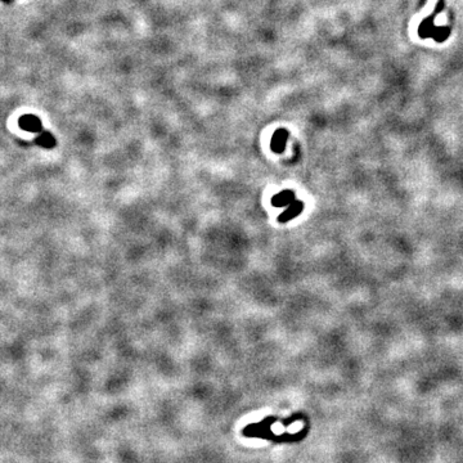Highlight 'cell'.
I'll return each mask as SVG.
<instances>
[{
  "instance_id": "6da1fadb",
  "label": "cell",
  "mask_w": 463,
  "mask_h": 463,
  "mask_svg": "<svg viewBox=\"0 0 463 463\" xmlns=\"http://www.w3.org/2000/svg\"><path fill=\"white\" fill-rule=\"evenodd\" d=\"M304 210V202L301 201H294L290 206H287V209L282 212L281 215L278 216V222L279 223H288L291 220H294L296 216H299Z\"/></svg>"
},
{
  "instance_id": "7a4b0ae2",
  "label": "cell",
  "mask_w": 463,
  "mask_h": 463,
  "mask_svg": "<svg viewBox=\"0 0 463 463\" xmlns=\"http://www.w3.org/2000/svg\"><path fill=\"white\" fill-rule=\"evenodd\" d=\"M288 138V133L287 130H284V129H279V130L275 131V134L271 138V144L270 148L273 152L275 154H282L284 151V147H286V142H287Z\"/></svg>"
},
{
  "instance_id": "3957f363",
  "label": "cell",
  "mask_w": 463,
  "mask_h": 463,
  "mask_svg": "<svg viewBox=\"0 0 463 463\" xmlns=\"http://www.w3.org/2000/svg\"><path fill=\"white\" fill-rule=\"evenodd\" d=\"M295 201V192L294 191H282V192L277 193L275 196L271 198V205L274 207H286L290 206L291 203Z\"/></svg>"
},
{
  "instance_id": "277c9868",
  "label": "cell",
  "mask_w": 463,
  "mask_h": 463,
  "mask_svg": "<svg viewBox=\"0 0 463 463\" xmlns=\"http://www.w3.org/2000/svg\"><path fill=\"white\" fill-rule=\"evenodd\" d=\"M20 126L23 130L31 131V133H40L42 129L39 118L36 116H31V115H26V116L20 118Z\"/></svg>"
},
{
  "instance_id": "5b68a950",
  "label": "cell",
  "mask_w": 463,
  "mask_h": 463,
  "mask_svg": "<svg viewBox=\"0 0 463 463\" xmlns=\"http://www.w3.org/2000/svg\"><path fill=\"white\" fill-rule=\"evenodd\" d=\"M36 142H38V143L44 148H52V147H54V144H56L54 138H53L49 133L40 134L39 138L36 139Z\"/></svg>"
}]
</instances>
